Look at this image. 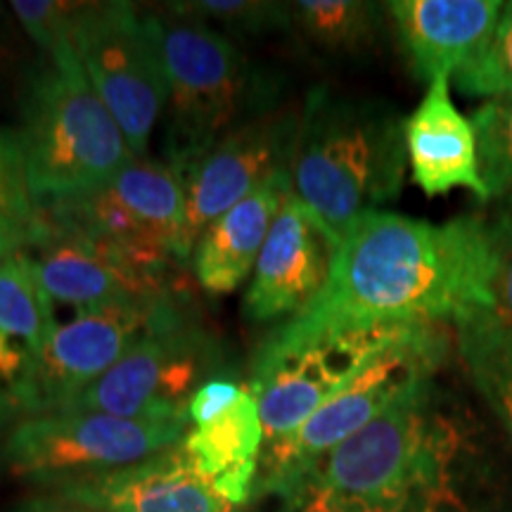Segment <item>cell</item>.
Instances as JSON below:
<instances>
[{
    "mask_svg": "<svg viewBox=\"0 0 512 512\" xmlns=\"http://www.w3.org/2000/svg\"><path fill=\"white\" fill-rule=\"evenodd\" d=\"M36 219L93 242L159 283H169L171 266L190 261L195 249L181 176L145 157L98 190L38 204Z\"/></svg>",
    "mask_w": 512,
    "mask_h": 512,
    "instance_id": "cell-6",
    "label": "cell"
},
{
    "mask_svg": "<svg viewBox=\"0 0 512 512\" xmlns=\"http://www.w3.org/2000/svg\"><path fill=\"white\" fill-rule=\"evenodd\" d=\"M458 434L432 382L268 494L283 512H463L453 489Z\"/></svg>",
    "mask_w": 512,
    "mask_h": 512,
    "instance_id": "cell-2",
    "label": "cell"
},
{
    "mask_svg": "<svg viewBox=\"0 0 512 512\" xmlns=\"http://www.w3.org/2000/svg\"><path fill=\"white\" fill-rule=\"evenodd\" d=\"M453 337L465 370L512 439V342L486 311L453 325Z\"/></svg>",
    "mask_w": 512,
    "mask_h": 512,
    "instance_id": "cell-22",
    "label": "cell"
},
{
    "mask_svg": "<svg viewBox=\"0 0 512 512\" xmlns=\"http://www.w3.org/2000/svg\"><path fill=\"white\" fill-rule=\"evenodd\" d=\"M491 247H494V278H491L489 316L512 342V195L501 200L489 216Z\"/></svg>",
    "mask_w": 512,
    "mask_h": 512,
    "instance_id": "cell-29",
    "label": "cell"
},
{
    "mask_svg": "<svg viewBox=\"0 0 512 512\" xmlns=\"http://www.w3.org/2000/svg\"><path fill=\"white\" fill-rule=\"evenodd\" d=\"M290 27L328 55H361L380 34V5L366 0H297Z\"/></svg>",
    "mask_w": 512,
    "mask_h": 512,
    "instance_id": "cell-23",
    "label": "cell"
},
{
    "mask_svg": "<svg viewBox=\"0 0 512 512\" xmlns=\"http://www.w3.org/2000/svg\"><path fill=\"white\" fill-rule=\"evenodd\" d=\"M453 83L470 98H508L512 95V3H503L494 34L486 46L465 62Z\"/></svg>",
    "mask_w": 512,
    "mask_h": 512,
    "instance_id": "cell-26",
    "label": "cell"
},
{
    "mask_svg": "<svg viewBox=\"0 0 512 512\" xmlns=\"http://www.w3.org/2000/svg\"><path fill=\"white\" fill-rule=\"evenodd\" d=\"M188 425V420L119 418L93 411L34 415L12 427L3 458L12 475L48 491L145 463L181 444Z\"/></svg>",
    "mask_w": 512,
    "mask_h": 512,
    "instance_id": "cell-8",
    "label": "cell"
},
{
    "mask_svg": "<svg viewBox=\"0 0 512 512\" xmlns=\"http://www.w3.org/2000/svg\"><path fill=\"white\" fill-rule=\"evenodd\" d=\"M17 114L36 207L98 190L136 159L72 43L38 55Z\"/></svg>",
    "mask_w": 512,
    "mask_h": 512,
    "instance_id": "cell-4",
    "label": "cell"
},
{
    "mask_svg": "<svg viewBox=\"0 0 512 512\" xmlns=\"http://www.w3.org/2000/svg\"><path fill=\"white\" fill-rule=\"evenodd\" d=\"M36 221V202L29 188L27 164L17 128L0 126V223L31 228Z\"/></svg>",
    "mask_w": 512,
    "mask_h": 512,
    "instance_id": "cell-28",
    "label": "cell"
},
{
    "mask_svg": "<svg viewBox=\"0 0 512 512\" xmlns=\"http://www.w3.org/2000/svg\"><path fill=\"white\" fill-rule=\"evenodd\" d=\"M48 335L46 299L29 261L19 254L0 271V422L34 415Z\"/></svg>",
    "mask_w": 512,
    "mask_h": 512,
    "instance_id": "cell-19",
    "label": "cell"
},
{
    "mask_svg": "<svg viewBox=\"0 0 512 512\" xmlns=\"http://www.w3.org/2000/svg\"><path fill=\"white\" fill-rule=\"evenodd\" d=\"M479 169L489 202L512 195V95L479 105L472 114Z\"/></svg>",
    "mask_w": 512,
    "mask_h": 512,
    "instance_id": "cell-25",
    "label": "cell"
},
{
    "mask_svg": "<svg viewBox=\"0 0 512 512\" xmlns=\"http://www.w3.org/2000/svg\"><path fill=\"white\" fill-rule=\"evenodd\" d=\"M152 19L166 69L164 155L183 176L228 133L275 110L280 86L221 31L169 8Z\"/></svg>",
    "mask_w": 512,
    "mask_h": 512,
    "instance_id": "cell-5",
    "label": "cell"
},
{
    "mask_svg": "<svg viewBox=\"0 0 512 512\" xmlns=\"http://www.w3.org/2000/svg\"><path fill=\"white\" fill-rule=\"evenodd\" d=\"M176 15L195 19L228 38L264 36L268 31L290 29V5L268 0H185L169 3Z\"/></svg>",
    "mask_w": 512,
    "mask_h": 512,
    "instance_id": "cell-24",
    "label": "cell"
},
{
    "mask_svg": "<svg viewBox=\"0 0 512 512\" xmlns=\"http://www.w3.org/2000/svg\"><path fill=\"white\" fill-rule=\"evenodd\" d=\"M406 155L413 181L425 195L437 197L465 188L489 202L479 169L472 121L453 105L451 81L434 79L415 112L403 121Z\"/></svg>",
    "mask_w": 512,
    "mask_h": 512,
    "instance_id": "cell-18",
    "label": "cell"
},
{
    "mask_svg": "<svg viewBox=\"0 0 512 512\" xmlns=\"http://www.w3.org/2000/svg\"><path fill=\"white\" fill-rule=\"evenodd\" d=\"M181 446L192 467L233 508L240 510L256 496L266 434L249 387L214 418L192 425Z\"/></svg>",
    "mask_w": 512,
    "mask_h": 512,
    "instance_id": "cell-21",
    "label": "cell"
},
{
    "mask_svg": "<svg viewBox=\"0 0 512 512\" xmlns=\"http://www.w3.org/2000/svg\"><path fill=\"white\" fill-rule=\"evenodd\" d=\"M72 46L133 155L145 157L166 110V69L152 12L124 0L83 3Z\"/></svg>",
    "mask_w": 512,
    "mask_h": 512,
    "instance_id": "cell-10",
    "label": "cell"
},
{
    "mask_svg": "<svg viewBox=\"0 0 512 512\" xmlns=\"http://www.w3.org/2000/svg\"><path fill=\"white\" fill-rule=\"evenodd\" d=\"M181 306L183 302L176 294L126 299L50 325L36 380L34 415L60 411L86 392L110 373L147 332Z\"/></svg>",
    "mask_w": 512,
    "mask_h": 512,
    "instance_id": "cell-12",
    "label": "cell"
},
{
    "mask_svg": "<svg viewBox=\"0 0 512 512\" xmlns=\"http://www.w3.org/2000/svg\"><path fill=\"white\" fill-rule=\"evenodd\" d=\"M299 114L302 110L278 105L249 119L181 176L195 245L211 223L252 195L266 178L290 169Z\"/></svg>",
    "mask_w": 512,
    "mask_h": 512,
    "instance_id": "cell-14",
    "label": "cell"
},
{
    "mask_svg": "<svg viewBox=\"0 0 512 512\" xmlns=\"http://www.w3.org/2000/svg\"><path fill=\"white\" fill-rule=\"evenodd\" d=\"M17 512H105L98 508H91V505H83L76 501H69V498H62L57 494H38L31 498H24L19 503Z\"/></svg>",
    "mask_w": 512,
    "mask_h": 512,
    "instance_id": "cell-32",
    "label": "cell"
},
{
    "mask_svg": "<svg viewBox=\"0 0 512 512\" xmlns=\"http://www.w3.org/2000/svg\"><path fill=\"white\" fill-rule=\"evenodd\" d=\"M335 245L316 216L290 195L273 221L245 294V313L254 323L297 318L323 292Z\"/></svg>",
    "mask_w": 512,
    "mask_h": 512,
    "instance_id": "cell-15",
    "label": "cell"
},
{
    "mask_svg": "<svg viewBox=\"0 0 512 512\" xmlns=\"http://www.w3.org/2000/svg\"><path fill=\"white\" fill-rule=\"evenodd\" d=\"M292 192L290 169L278 171L204 230L190 259L204 290L228 294L254 273L273 221Z\"/></svg>",
    "mask_w": 512,
    "mask_h": 512,
    "instance_id": "cell-20",
    "label": "cell"
},
{
    "mask_svg": "<svg viewBox=\"0 0 512 512\" xmlns=\"http://www.w3.org/2000/svg\"><path fill=\"white\" fill-rule=\"evenodd\" d=\"M223 347L185 306L152 328L105 377L60 411L188 420L197 389L221 377Z\"/></svg>",
    "mask_w": 512,
    "mask_h": 512,
    "instance_id": "cell-9",
    "label": "cell"
},
{
    "mask_svg": "<svg viewBox=\"0 0 512 512\" xmlns=\"http://www.w3.org/2000/svg\"><path fill=\"white\" fill-rule=\"evenodd\" d=\"M31 48L34 46L19 29L10 5L0 3V110L10 105L17 110L24 83L38 60V53H31Z\"/></svg>",
    "mask_w": 512,
    "mask_h": 512,
    "instance_id": "cell-30",
    "label": "cell"
},
{
    "mask_svg": "<svg viewBox=\"0 0 512 512\" xmlns=\"http://www.w3.org/2000/svg\"><path fill=\"white\" fill-rule=\"evenodd\" d=\"M413 325L323 332L285 339L268 335L256 349L249 392L259 403L266 446L292 437L323 403L342 392L366 363Z\"/></svg>",
    "mask_w": 512,
    "mask_h": 512,
    "instance_id": "cell-11",
    "label": "cell"
},
{
    "mask_svg": "<svg viewBox=\"0 0 512 512\" xmlns=\"http://www.w3.org/2000/svg\"><path fill=\"white\" fill-rule=\"evenodd\" d=\"M242 384L235 380H228V377H216V380H209L207 384H202L197 389V394L192 396L188 415L192 425L197 422H204L209 418H214L216 413H221L223 408H228L238 396L242 394Z\"/></svg>",
    "mask_w": 512,
    "mask_h": 512,
    "instance_id": "cell-31",
    "label": "cell"
},
{
    "mask_svg": "<svg viewBox=\"0 0 512 512\" xmlns=\"http://www.w3.org/2000/svg\"><path fill=\"white\" fill-rule=\"evenodd\" d=\"M22 254L46 299L50 325L126 299L174 294L169 283L147 278L102 247L41 219L31 226Z\"/></svg>",
    "mask_w": 512,
    "mask_h": 512,
    "instance_id": "cell-13",
    "label": "cell"
},
{
    "mask_svg": "<svg viewBox=\"0 0 512 512\" xmlns=\"http://www.w3.org/2000/svg\"><path fill=\"white\" fill-rule=\"evenodd\" d=\"M451 325H413L358 370L342 392L318 408L292 437L264 448L256 496L316 463L361 432L389 406L432 382L456 337Z\"/></svg>",
    "mask_w": 512,
    "mask_h": 512,
    "instance_id": "cell-7",
    "label": "cell"
},
{
    "mask_svg": "<svg viewBox=\"0 0 512 512\" xmlns=\"http://www.w3.org/2000/svg\"><path fill=\"white\" fill-rule=\"evenodd\" d=\"M392 15L401 46L420 79H448L470 62L494 34L498 0H394Z\"/></svg>",
    "mask_w": 512,
    "mask_h": 512,
    "instance_id": "cell-17",
    "label": "cell"
},
{
    "mask_svg": "<svg viewBox=\"0 0 512 512\" xmlns=\"http://www.w3.org/2000/svg\"><path fill=\"white\" fill-rule=\"evenodd\" d=\"M494 247L489 216L430 223L368 211L337 242L330 278L304 313L271 335L456 325L489 311Z\"/></svg>",
    "mask_w": 512,
    "mask_h": 512,
    "instance_id": "cell-1",
    "label": "cell"
},
{
    "mask_svg": "<svg viewBox=\"0 0 512 512\" xmlns=\"http://www.w3.org/2000/svg\"><path fill=\"white\" fill-rule=\"evenodd\" d=\"M81 5L67 0H12L10 10L36 53L50 55L72 43L74 19Z\"/></svg>",
    "mask_w": 512,
    "mask_h": 512,
    "instance_id": "cell-27",
    "label": "cell"
},
{
    "mask_svg": "<svg viewBox=\"0 0 512 512\" xmlns=\"http://www.w3.org/2000/svg\"><path fill=\"white\" fill-rule=\"evenodd\" d=\"M105 512H238L192 467L178 444L145 463L48 489Z\"/></svg>",
    "mask_w": 512,
    "mask_h": 512,
    "instance_id": "cell-16",
    "label": "cell"
},
{
    "mask_svg": "<svg viewBox=\"0 0 512 512\" xmlns=\"http://www.w3.org/2000/svg\"><path fill=\"white\" fill-rule=\"evenodd\" d=\"M31 228L17 226V223H0V271L22 254L27 247Z\"/></svg>",
    "mask_w": 512,
    "mask_h": 512,
    "instance_id": "cell-33",
    "label": "cell"
},
{
    "mask_svg": "<svg viewBox=\"0 0 512 512\" xmlns=\"http://www.w3.org/2000/svg\"><path fill=\"white\" fill-rule=\"evenodd\" d=\"M403 121L389 105L316 88L302 105L290 157L294 197L332 245L351 223L401 195L406 178Z\"/></svg>",
    "mask_w": 512,
    "mask_h": 512,
    "instance_id": "cell-3",
    "label": "cell"
}]
</instances>
